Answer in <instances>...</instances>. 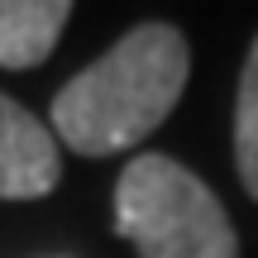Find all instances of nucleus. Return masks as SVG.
Segmentation results:
<instances>
[{
	"label": "nucleus",
	"mask_w": 258,
	"mask_h": 258,
	"mask_svg": "<svg viewBox=\"0 0 258 258\" xmlns=\"http://www.w3.org/2000/svg\"><path fill=\"white\" fill-rule=\"evenodd\" d=\"M191 48L172 24L129 29L105 57L77 72L53 96V139H62L82 158H110L134 148L144 134L172 115L186 91Z\"/></svg>",
	"instance_id": "nucleus-1"
},
{
	"label": "nucleus",
	"mask_w": 258,
	"mask_h": 258,
	"mask_svg": "<svg viewBox=\"0 0 258 258\" xmlns=\"http://www.w3.org/2000/svg\"><path fill=\"white\" fill-rule=\"evenodd\" d=\"M115 234H124L139 258H239L220 196L167 153H139L120 172Z\"/></svg>",
	"instance_id": "nucleus-2"
},
{
	"label": "nucleus",
	"mask_w": 258,
	"mask_h": 258,
	"mask_svg": "<svg viewBox=\"0 0 258 258\" xmlns=\"http://www.w3.org/2000/svg\"><path fill=\"white\" fill-rule=\"evenodd\" d=\"M62 182L57 139L29 115L19 101L0 96V196L5 201H34Z\"/></svg>",
	"instance_id": "nucleus-3"
},
{
	"label": "nucleus",
	"mask_w": 258,
	"mask_h": 258,
	"mask_svg": "<svg viewBox=\"0 0 258 258\" xmlns=\"http://www.w3.org/2000/svg\"><path fill=\"white\" fill-rule=\"evenodd\" d=\"M72 5L67 0H0V67L24 72L57 48Z\"/></svg>",
	"instance_id": "nucleus-4"
},
{
	"label": "nucleus",
	"mask_w": 258,
	"mask_h": 258,
	"mask_svg": "<svg viewBox=\"0 0 258 258\" xmlns=\"http://www.w3.org/2000/svg\"><path fill=\"white\" fill-rule=\"evenodd\" d=\"M234 163H239L249 196L258 201V38L244 57L239 96H234Z\"/></svg>",
	"instance_id": "nucleus-5"
}]
</instances>
